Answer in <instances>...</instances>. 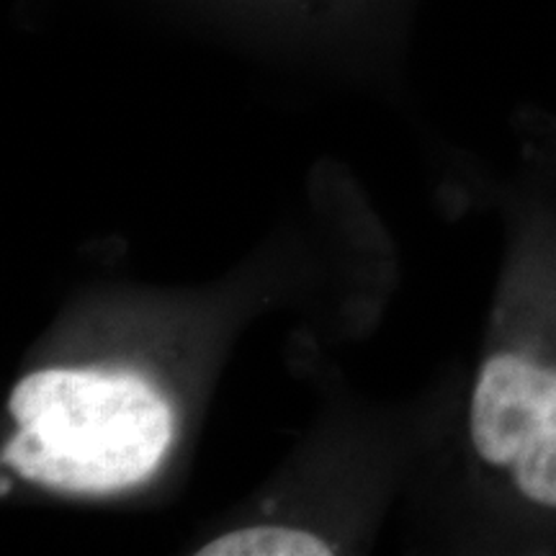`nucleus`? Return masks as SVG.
<instances>
[{"instance_id":"f03ea898","label":"nucleus","mask_w":556,"mask_h":556,"mask_svg":"<svg viewBox=\"0 0 556 556\" xmlns=\"http://www.w3.org/2000/svg\"><path fill=\"white\" fill-rule=\"evenodd\" d=\"M471 446L513 475L531 503L556 507V368L495 353L479 368L469 405Z\"/></svg>"},{"instance_id":"7ed1b4c3","label":"nucleus","mask_w":556,"mask_h":556,"mask_svg":"<svg viewBox=\"0 0 556 556\" xmlns=\"http://www.w3.org/2000/svg\"><path fill=\"white\" fill-rule=\"evenodd\" d=\"M332 546L304 528L248 526L199 548V556H330Z\"/></svg>"},{"instance_id":"f257e3e1","label":"nucleus","mask_w":556,"mask_h":556,"mask_svg":"<svg viewBox=\"0 0 556 556\" xmlns=\"http://www.w3.org/2000/svg\"><path fill=\"white\" fill-rule=\"evenodd\" d=\"M16 433L3 464L26 482L109 495L155 475L176 438V413L150 379L103 368H39L13 387Z\"/></svg>"}]
</instances>
